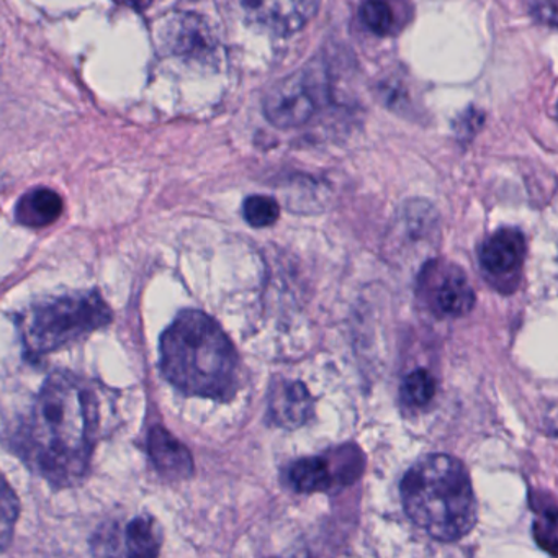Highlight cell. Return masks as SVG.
I'll return each mask as SVG.
<instances>
[{
	"mask_svg": "<svg viewBox=\"0 0 558 558\" xmlns=\"http://www.w3.org/2000/svg\"><path fill=\"white\" fill-rule=\"evenodd\" d=\"M99 411L89 387L66 372L45 381L25 429L24 449L38 472L58 486L86 475Z\"/></svg>",
	"mask_w": 558,
	"mask_h": 558,
	"instance_id": "1",
	"label": "cell"
},
{
	"mask_svg": "<svg viewBox=\"0 0 558 558\" xmlns=\"http://www.w3.org/2000/svg\"><path fill=\"white\" fill-rule=\"evenodd\" d=\"M236 349L217 322L182 312L161 338V371L189 397L231 400L238 390Z\"/></svg>",
	"mask_w": 558,
	"mask_h": 558,
	"instance_id": "2",
	"label": "cell"
},
{
	"mask_svg": "<svg viewBox=\"0 0 558 558\" xmlns=\"http://www.w3.org/2000/svg\"><path fill=\"white\" fill-rule=\"evenodd\" d=\"M400 492L408 518L436 541H460L475 527L472 480L456 457L434 453L417 460L404 473Z\"/></svg>",
	"mask_w": 558,
	"mask_h": 558,
	"instance_id": "3",
	"label": "cell"
},
{
	"mask_svg": "<svg viewBox=\"0 0 558 558\" xmlns=\"http://www.w3.org/2000/svg\"><path fill=\"white\" fill-rule=\"evenodd\" d=\"M110 322L112 312L99 293H73L32 306L22 329L28 351L40 355L66 348Z\"/></svg>",
	"mask_w": 558,
	"mask_h": 558,
	"instance_id": "4",
	"label": "cell"
},
{
	"mask_svg": "<svg viewBox=\"0 0 558 558\" xmlns=\"http://www.w3.org/2000/svg\"><path fill=\"white\" fill-rule=\"evenodd\" d=\"M318 109L308 74L299 73L270 87L264 99L266 119L277 129L290 130L305 125Z\"/></svg>",
	"mask_w": 558,
	"mask_h": 558,
	"instance_id": "5",
	"label": "cell"
},
{
	"mask_svg": "<svg viewBox=\"0 0 558 558\" xmlns=\"http://www.w3.org/2000/svg\"><path fill=\"white\" fill-rule=\"evenodd\" d=\"M427 305L437 315L463 316L475 306V292L465 274L450 264H430L421 277Z\"/></svg>",
	"mask_w": 558,
	"mask_h": 558,
	"instance_id": "6",
	"label": "cell"
},
{
	"mask_svg": "<svg viewBox=\"0 0 558 558\" xmlns=\"http://www.w3.org/2000/svg\"><path fill=\"white\" fill-rule=\"evenodd\" d=\"M525 256V241L515 228H502L483 241L480 247V266L486 276L501 280L514 277Z\"/></svg>",
	"mask_w": 558,
	"mask_h": 558,
	"instance_id": "7",
	"label": "cell"
},
{
	"mask_svg": "<svg viewBox=\"0 0 558 558\" xmlns=\"http://www.w3.org/2000/svg\"><path fill=\"white\" fill-rule=\"evenodd\" d=\"M318 2H243V9L250 15L251 21L272 34L287 37L295 34L318 11Z\"/></svg>",
	"mask_w": 558,
	"mask_h": 558,
	"instance_id": "8",
	"label": "cell"
},
{
	"mask_svg": "<svg viewBox=\"0 0 558 558\" xmlns=\"http://www.w3.org/2000/svg\"><path fill=\"white\" fill-rule=\"evenodd\" d=\"M315 411L312 395L300 381L274 385L269 398V417L276 426L296 429L308 423Z\"/></svg>",
	"mask_w": 558,
	"mask_h": 558,
	"instance_id": "9",
	"label": "cell"
},
{
	"mask_svg": "<svg viewBox=\"0 0 558 558\" xmlns=\"http://www.w3.org/2000/svg\"><path fill=\"white\" fill-rule=\"evenodd\" d=\"M148 450L156 469L166 478H189L194 473V460L187 447L165 427H155L149 433Z\"/></svg>",
	"mask_w": 558,
	"mask_h": 558,
	"instance_id": "10",
	"label": "cell"
},
{
	"mask_svg": "<svg viewBox=\"0 0 558 558\" xmlns=\"http://www.w3.org/2000/svg\"><path fill=\"white\" fill-rule=\"evenodd\" d=\"M166 37L178 54L204 58L215 51L210 28L197 15H179L166 27Z\"/></svg>",
	"mask_w": 558,
	"mask_h": 558,
	"instance_id": "11",
	"label": "cell"
},
{
	"mask_svg": "<svg viewBox=\"0 0 558 558\" xmlns=\"http://www.w3.org/2000/svg\"><path fill=\"white\" fill-rule=\"evenodd\" d=\"M63 214V201L47 187L34 189L25 194L15 208L19 223L28 228H44L54 223Z\"/></svg>",
	"mask_w": 558,
	"mask_h": 558,
	"instance_id": "12",
	"label": "cell"
},
{
	"mask_svg": "<svg viewBox=\"0 0 558 558\" xmlns=\"http://www.w3.org/2000/svg\"><path fill=\"white\" fill-rule=\"evenodd\" d=\"M161 529L149 515L133 519L123 534V558H158L161 551Z\"/></svg>",
	"mask_w": 558,
	"mask_h": 558,
	"instance_id": "13",
	"label": "cell"
},
{
	"mask_svg": "<svg viewBox=\"0 0 558 558\" xmlns=\"http://www.w3.org/2000/svg\"><path fill=\"white\" fill-rule=\"evenodd\" d=\"M293 488L300 493L328 492L335 485L329 462L323 457H305L296 460L289 472Z\"/></svg>",
	"mask_w": 558,
	"mask_h": 558,
	"instance_id": "14",
	"label": "cell"
},
{
	"mask_svg": "<svg viewBox=\"0 0 558 558\" xmlns=\"http://www.w3.org/2000/svg\"><path fill=\"white\" fill-rule=\"evenodd\" d=\"M401 400L411 408L426 407L436 393V380L424 368L411 372L401 385Z\"/></svg>",
	"mask_w": 558,
	"mask_h": 558,
	"instance_id": "15",
	"label": "cell"
},
{
	"mask_svg": "<svg viewBox=\"0 0 558 558\" xmlns=\"http://www.w3.org/2000/svg\"><path fill=\"white\" fill-rule=\"evenodd\" d=\"M19 511H21V505H19L17 495L8 480L0 475V550L8 547L14 537Z\"/></svg>",
	"mask_w": 558,
	"mask_h": 558,
	"instance_id": "16",
	"label": "cell"
},
{
	"mask_svg": "<svg viewBox=\"0 0 558 558\" xmlns=\"http://www.w3.org/2000/svg\"><path fill=\"white\" fill-rule=\"evenodd\" d=\"M244 220L253 228L272 227L280 217L276 198L267 195H251L243 205Z\"/></svg>",
	"mask_w": 558,
	"mask_h": 558,
	"instance_id": "17",
	"label": "cell"
},
{
	"mask_svg": "<svg viewBox=\"0 0 558 558\" xmlns=\"http://www.w3.org/2000/svg\"><path fill=\"white\" fill-rule=\"evenodd\" d=\"M361 19L368 31L374 32L378 37L390 34L395 25V14L390 5L385 2H365L361 8Z\"/></svg>",
	"mask_w": 558,
	"mask_h": 558,
	"instance_id": "18",
	"label": "cell"
},
{
	"mask_svg": "<svg viewBox=\"0 0 558 558\" xmlns=\"http://www.w3.org/2000/svg\"><path fill=\"white\" fill-rule=\"evenodd\" d=\"M535 538L542 547L550 551L551 557L557 555V511L551 506L550 511L542 514V521L535 522Z\"/></svg>",
	"mask_w": 558,
	"mask_h": 558,
	"instance_id": "19",
	"label": "cell"
},
{
	"mask_svg": "<svg viewBox=\"0 0 558 558\" xmlns=\"http://www.w3.org/2000/svg\"><path fill=\"white\" fill-rule=\"evenodd\" d=\"M531 14L537 19L541 24L555 28L557 25V5L554 2H541V4L531 5Z\"/></svg>",
	"mask_w": 558,
	"mask_h": 558,
	"instance_id": "20",
	"label": "cell"
}]
</instances>
